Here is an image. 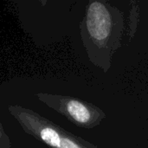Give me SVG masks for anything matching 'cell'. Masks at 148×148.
I'll return each mask as SVG.
<instances>
[{"instance_id": "6da1fadb", "label": "cell", "mask_w": 148, "mask_h": 148, "mask_svg": "<svg viewBox=\"0 0 148 148\" xmlns=\"http://www.w3.org/2000/svg\"><path fill=\"white\" fill-rule=\"evenodd\" d=\"M126 29L125 14L108 1H89L80 23L81 38L88 57L104 73L112 66Z\"/></svg>"}, {"instance_id": "7a4b0ae2", "label": "cell", "mask_w": 148, "mask_h": 148, "mask_svg": "<svg viewBox=\"0 0 148 148\" xmlns=\"http://www.w3.org/2000/svg\"><path fill=\"white\" fill-rule=\"evenodd\" d=\"M36 97L81 128L92 129L99 126L106 118V114L101 108L77 97L49 93H37Z\"/></svg>"}, {"instance_id": "3957f363", "label": "cell", "mask_w": 148, "mask_h": 148, "mask_svg": "<svg viewBox=\"0 0 148 148\" xmlns=\"http://www.w3.org/2000/svg\"><path fill=\"white\" fill-rule=\"evenodd\" d=\"M8 110L27 134L43 142L50 148L60 147L62 128L61 126L21 105H10Z\"/></svg>"}, {"instance_id": "277c9868", "label": "cell", "mask_w": 148, "mask_h": 148, "mask_svg": "<svg viewBox=\"0 0 148 148\" xmlns=\"http://www.w3.org/2000/svg\"><path fill=\"white\" fill-rule=\"evenodd\" d=\"M61 146L59 148H99L89 141L77 136L63 127L61 133Z\"/></svg>"}, {"instance_id": "5b68a950", "label": "cell", "mask_w": 148, "mask_h": 148, "mask_svg": "<svg viewBox=\"0 0 148 148\" xmlns=\"http://www.w3.org/2000/svg\"><path fill=\"white\" fill-rule=\"evenodd\" d=\"M133 5L129 11V16L127 18V35L129 39L133 38L137 31L139 20H140V6L139 3L133 1L131 2Z\"/></svg>"}, {"instance_id": "8992f818", "label": "cell", "mask_w": 148, "mask_h": 148, "mask_svg": "<svg viewBox=\"0 0 148 148\" xmlns=\"http://www.w3.org/2000/svg\"><path fill=\"white\" fill-rule=\"evenodd\" d=\"M10 147H11V143H10V137L4 132L3 124L0 123V148Z\"/></svg>"}]
</instances>
